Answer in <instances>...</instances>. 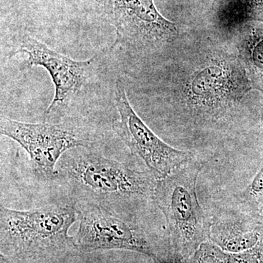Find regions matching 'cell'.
Masks as SVG:
<instances>
[{
    "label": "cell",
    "mask_w": 263,
    "mask_h": 263,
    "mask_svg": "<svg viewBox=\"0 0 263 263\" xmlns=\"http://www.w3.org/2000/svg\"><path fill=\"white\" fill-rule=\"evenodd\" d=\"M188 263H228V252L210 242H203Z\"/></svg>",
    "instance_id": "obj_13"
},
{
    "label": "cell",
    "mask_w": 263,
    "mask_h": 263,
    "mask_svg": "<svg viewBox=\"0 0 263 263\" xmlns=\"http://www.w3.org/2000/svg\"><path fill=\"white\" fill-rule=\"evenodd\" d=\"M74 205L79 224L72 239L79 252L123 249L152 258L158 255L143 230L119 213L94 204Z\"/></svg>",
    "instance_id": "obj_5"
},
{
    "label": "cell",
    "mask_w": 263,
    "mask_h": 263,
    "mask_svg": "<svg viewBox=\"0 0 263 263\" xmlns=\"http://www.w3.org/2000/svg\"><path fill=\"white\" fill-rule=\"evenodd\" d=\"M217 19L220 25L228 29L249 22L263 24V0H223Z\"/></svg>",
    "instance_id": "obj_12"
},
{
    "label": "cell",
    "mask_w": 263,
    "mask_h": 263,
    "mask_svg": "<svg viewBox=\"0 0 263 263\" xmlns=\"http://www.w3.org/2000/svg\"><path fill=\"white\" fill-rule=\"evenodd\" d=\"M114 98L118 112L113 122L114 130L132 153L143 161L156 179H163L191 161V154L164 143L137 115L121 79L116 81Z\"/></svg>",
    "instance_id": "obj_4"
},
{
    "label": "cell",
    "mask_w": 263,
    "mask_h": 263,
    "mask_svg": "<svg viewBox=\"0 0 263 263\" xmlns=\"http://www.w3.org/2000/svg\"><path fill=\"white\" fill-rule=\"evenodd\" d=\"M249 192L254 195L263 193V167L252 180L249 187Z\"/></svg>",
    "instance_id": "obj_14"
},
{
    "label": "cell",
    "mask_w": 263,
    "mask_h": 263,
    "mask_svg": "<svg viewBox=\"0 0 263 263\" xmlns=\"http://www.w3.org/2000/svg\"><path fill=\"white\" fill-rule=\"evenodd\" d=\"M210 238L214 245L228 253H240L261 245L260 235L238 224H217L212 228Z\"/></svg>",
    "instance_id": "obj_11"
},
{
    "label": "cell",
    "mask_w": 263,
    "mask_h": 263,
    "mask_svg": "<svg viewBox=\"0 0 263 263\" xmlns=\"http://www.w3.org/2000/svg\"><path fill=\"white\" fill-rule=\"evenodd\" d=\"M0 132L27 152L33 171L43 180H56L57 164L66 152L89 145L84 138L63 126L18 122L3 116Z\"/></svg>",
    "instance_id": "obj_6"
},
{
    "label": "cell",
    "mask_w": 263,
    "mask_h": 263,
    "mask_svg": "<svg viewBox=\"0 0 263 263\" xmlns=\"http://www.w3.org/2000/svg\"><path fill=\"white\" fill-rule=\"evenodd\" d=\"M154 260L155 263H182L181 259L178 258L177 257L175 258H171V257H165L164 256L159 254L157 257H154Z\"/></svg>",
    "instance_id": "obj_15"
},
{
    "label": "cell",
    "mask_w": 263,
    "mask_h": 263,
    "mask_svg": "<svg viewBox=\"0 0 263 263\" xmlns=\"http://www.w3.org/2000/svg\"><path fill=\"white\" fill-rule=\"evenodd\" d=\"M77 221L73 204L53 203L32 210L0 205L1 252L13 259L57 257L76 250L71 226Z\"/></svg>",
    "instance_id": "obj_2"
},
{
    "label": "cell",
    "mask_w": 263,
    "mask_h": 263,
    "mask_svg": "<svg viewBox=\"0 0 263 263\" xmlns=\"http://www.w3.org/2000/svg\"><path fill=\"white\" fill-rule=\"evenodd\" d=\"M200 163L188 162L157 180L153 199L165 218L175 253L190 259L205 239L206 228L199 203L196 183Z\"/></svg>",
    "instance_id": "obj_3"
},
{
    "label": "cell",
    "mask_w": 263,
    "mask_h": 263,
    "mask_svg": "<svg viewBox=\"0 0 263 263\" xmlns=\"http://www.w3.org/2000/svg\"><path fill=\"white\" fill-rule=\"evenodd\" d=\"M105 6L117 32L115 46H157L179 34L175 24L161 14L154 0H105Z\"/></svg>",
    "instance_id": "obj_7"
},
{
    "label": "cell",
    "mask_w": 263,
    "mask_h": 263,
    "mask_svg": "<svg viewBox=\"0 0 263 263\" xmlns=\"http://www.w3.org/2000/svg\"><path fill=\"white\" fill-rule=\"evenodd\" d=\"M57 177L78 197L74 203L110 209L153 198L157 179L150 172L135 171L115 160L85 151L62 156Z\"/></svg>",
    "instance_id": "obj_1"
},
{
    "label": "cell",
    "mask_w": 263,
    "mask_h": 263,
    "mask_svg": "<svg viewBox=\"0 0 263 263\" xmlns=\"http://www.w3.org/2000/svg\"><path fill=\"white\" fill-rule=\"evenodd\" d=\"M252 89L243 65L219 59L199 69L189 79L186 97L197 110L216 112L240 101Z\"/></svg>",
    "instance_id": "obj_8"
},
{
    "label": "cell",
    "mask_w": 263,
    "mask_h": 263,
    "mask_svg": "<svg viewBox=\"0 0 263 263\" xmlns=\"http://www.w3.org/2000/svg\"><path fill=\"white\" fill-rule=\"evenodd\" d=\"M18 53L27 55V63L29 67L41 66L51 76L55 93L46 111L48 118L67 107L79 95L89 79L95 61V57L85 61H76L29 37L22 39L14 54Z\"/></svg>",
    "instance_id": "obj_9"
},
{
    "label": "cell",
    "mask_w": 263,
    "mask_h": 263,
    "mask_svg": "<svg viewBox=\"0 0 263 263\" xmlns=\"http://www.w3.org/2000/svg\"><path fill=\"white\" fill-rule=\"evenodd\" d=\"M240 53L252 88L263 95V27L246 24Z\"/></svg>",
    "instance_id": "obj_10"
}]
</instances>
